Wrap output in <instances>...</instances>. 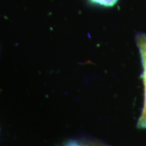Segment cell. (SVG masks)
Masks as SVG:
<instances>
[{"mask_svg": "<svg viewBox=\"0 0 146 146\" xmlns=\"http://www.w3.org/2000/svg\"><path fill=\"white\" fill-rule=\"evenodd\" d=\"M93 3L106 7H112L117 3L118 0H90Z\"/></svg>", "mask_w": 146, "mask_h": 146, "instance_id": "2", "label": "cell"}, {"mask_svg": "<svg viewBox=\"0 0 146 146\" xmlns=\"http://www.w3.org/2000/svg\"><path fill=\"white\" fill-rule=\"evenodd\" d=\"M136 43L137 45L141 56L142 66H143V78L144 85V94L146 98V34L139 33L136 35L135 37Z\"/></svg>", "mask_w": 146, "mask_h": 146, "instance_id": "1", "label": "cell"}]
</instances>
